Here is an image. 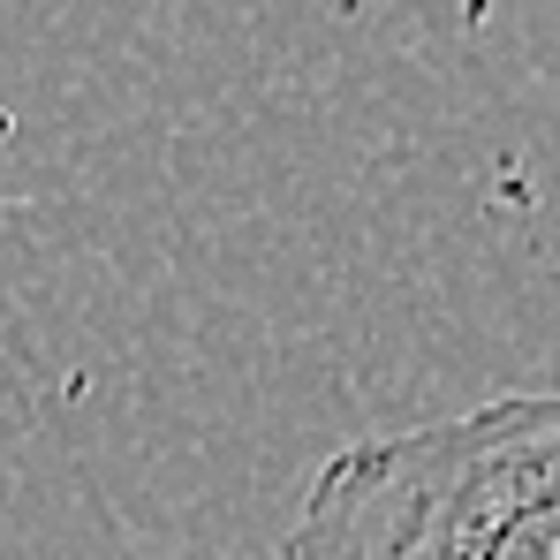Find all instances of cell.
Here are the masks:
<instances>
[{
  "label": "cell",
  "mask_w": 560,
  "mask_h": 560,
  "mask_svg": "<svg viewBox=\"0 0 560 560\" xmlns=\"http://www.w3.org/2000/svg\"><path fill=\"white\" fill-rule=\"evenodd\" d=\"M273 560H560V394L334 447Z\"/></svg>",
  "instance_id": "1"
}]
</instances>
